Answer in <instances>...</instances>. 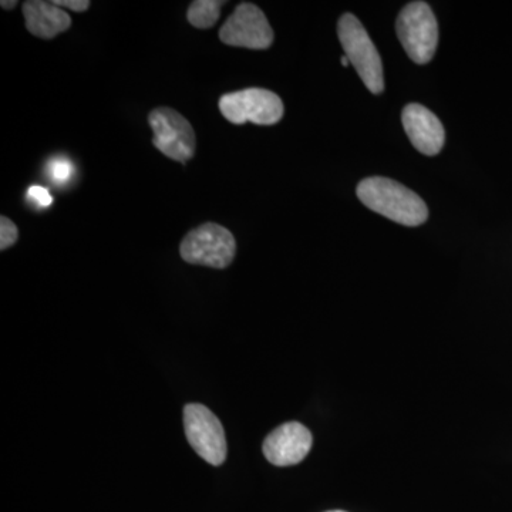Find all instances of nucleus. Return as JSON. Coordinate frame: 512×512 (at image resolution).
<instances>
[{
	"label": "nucleus",
	"instance_id": "1",
	"mask_svg": "<svg viewBox=\"0 0 512 512\" xmlns=\"http://www.w3.org/2000/svg\"><path fill=\"white\" fill-rule=\"evenodd\" d=\"M357 197L370 210L406 227H417L429 218L419 195L389 178H366L357 187Z\"/></svg>",
	"mask_w": 512,
	"mask_h": 512
},
{
	"label": "nucleus",
	"instance_id": "2",
	"mask_svg": "<svg viewBox=\"0 0 512 512\" xmlns=\"http://www.w3.org/2000/svg\"><path fill=\"white\" fill-rule=\"evenodd\" d=\"M338 35L345 56L355 66L357 74L373 94L384 90L383 63L375 43L356 16L346 13L338 23Z\"/></svg>",
	"mask_w": 512,
	"mask_h": 512
},
{
	"label": "nucleus",
	"instance_id": "3",
	"mask_svg": "<svg viewBox=\"0 0 512 512\" xmlns=\"http://www.w3.org/2000/svg\"><path fill=\"white\" fill-rule=\"evenodd\" d=\"M397 36L414 63H429L439 45V25L426 2H412L400 12Z\"/></svg>",
	"mask_w": 512,
	"mask_h": 512
},
{
	"label": "nucleus",
	"instance_id": "4",
	"mask_svg": "<svg viewBox=\"0 0 512 512\" xmlns=\"http://www.w3.org/2000/svg\"><path fill=\"white\" fill-rule=\"evenodd\" d=\"M237 252V242L229 229L208 222L188 232L181 242L180 254L192 265L224 269L232 264Z\"/></svg>",
	"mask_w": 512,
	"mask_h": 512
},
{
	"label": "nucleus",
	"instance_id": "5",
	"mask_svg": "<svg viewBox=\"0 0 512 512\" xmlns=\"http://www.w3.org/2000/svg\"><path fill=\"white\" fill-rule=\"evenodd\" d=\"M220 111L232 124L248 121L259 126H272L284 117V103L271 90L245 89L241 92L224 94L220 99Z\"/></svg>",
	"mask_w": 512,
	"mask_h": 512
},
{
	"label": "nucleus",
	"instance_id": "6",
	"mask_svg": "<svg viewBox=\"0 0 512 512\" xmlns=\"http://www.w3.org/2000/svg\"><path fill=\"white\" fill-rule=\"evenodd\" d=\"M184 429L195 453L211 466H221L227 458V439L218 417L204 404H188L184 409Z\"/></svg>",
	"mask_w": 512,
	"mask_h": 512
},
{
	"label": "nucleus",
	"instance_id": "7",
	"mask_svg": "<svg viewBox=\"0 0 512 512\" xmlns=\"http://www.w3.org/2000/svg\"><path fill=\"white\" fill-rule=\"evenodd\" d=\"M153 130V144L168 158L187 163L195 154L197 138L190 121L170 107H158L148 117Z\"/></svg>",
	"mask_w": 512,
	"mask_h": 512
},
{
	"label": "nucleus",
	"instance_id": "8",
	"mask_svg": "<svg viewBox=\"0 0 512 512\" xmlns=\"http://www.w3.org/2000/svg\"><path fill=\"white\" fill-rule=\"evenodd\" d=\"M220 39L228 46L265 50L274 43V30L258 6L245 2L222 25Z\"/></svg>",
	"mask_w": 512,
	"mask_h": 512
},
{
	"label": "nucleus",
	"instance_id": "9",
	"mask_svg": "<svg viewBox=\"0 0 512 512\" xmlns=\"http://www.w3.org/2000/svg\"><path fill=\"white\" fill-rule=\"evenodd\" d=\"M311 431L301 423L282 424L265 439L264 454L278 467L295 466L308 456L312 447Z\"/></svg>",
	"mask_w": 512,
	"mask_h": 512
},
{
	"label": "nucleus",
	"instance_id": "10",
	"mask_svg": "<svg viewBox=\"0 0 512 512\" xmlns=\"http://www.w3.org/2000/svg\"><path fill=\"white\" fill-rule=\"evenodd\" d=\"M404 130L414 148L424 156H436L443 150L446 131L436 114L421 104H409L402 114Z\"/></svg>",
	"mask_w": 512,
	"mask_h": 512
},
{
	"label": "nucleus",
	"instance_id": "11",
	"mask_svg": "<svg viewBox=\"0 0 512 512\" xmlns=\"http://www.w3.org/2000/svg\"><path fill=\"white\" fill-rule=\"evenodd\" d=\"M26 28L33 36L40 39H53L60 33L66 32L72 25V19L64 9L55 3L43 0H30L23 3Z\"/></svg>",
	"mask_w": 512,
	"mask_h": 512
},
{
	"label": "nucleus",
	"instance_id": "12",
	"mask_svg": "<svg viewBox=\"0 0 512 512\" xmlns=\"http://www.w3.org/2000/svg\"><path fill=\"white\" fill-rule=\"evenodd\" d=\"M224 5L221 0H195L188 9V22L197 29H210L220 19Z\"/></svg>",
	"mask_w": 512,
	"mask_h": 512
},
{
	"label": "nucleus",
	"instance_id": "13",
	"mask_svg": "<svg viewBox=\"0 0 512 512\" xmlns=\"http://www.w3.org/2000/svg\"><path fill=\"white\" fill-rule=\"evenodd\" d=\"M74 168L70 161L66 158H55L49 165L50 178L55 181L56 184H64L72 178Z\"/></svg>",
	"mask_w": 512,
	"mask_h": 512
},
{
	"label": "nucleus",
	"instance_id": "14",
	"mask_svg": "<svg viewBox=\"0 0 512 512\" xmlns=\"http://www.w3.org/2000/svg\"><path fill=\"white\" fill-rule=\"evenodd\" d=\"M18 239L19 229L16 227L15 222L2 215V218H0V249L6 251V249L13 247L18 242Z\"/></svg>",
	"mask_w": 512,
	"mask_h": 512
},
{
	"label": "nucleus",
	"instance_id": "15",
	"mask_svg": "<svg viewBox=\"0 0 512 512\" xmlns=\"http://www.w3.org/2000/svg\"><path fill=\"white\" fill-rule=\"evenodd\" d=\"M28 200L39 208H47L53 204L52 194H50L47 188L39 187V185H33V187L29 188Z\"/></svg>",
	"mask_w": 512,
	"mask_h": 512
},
{
	"label": "nucleus",
	"instance_id": "16",
	"mask_svg": "<svg viewBox=\"0 0 512 512\" xmlns=\"http://www.w3.org/2000/svg\"><path fill=\"white\" fill-rule=\"evenodd\" d=\"M53 3L59 8L74 10V12H86L90 8L89 0H55Z\"/></svg>",
	"mask_w": 512,
	"mask_h": 512
},
{
	"label": "nucleus",
	"instance_id": "17",
	"mask_svg": "<svg viewBox=\"0 0 512 512\" xmlns=\"http://www.w3.org/2000/svg\"><path fill=\"white\" fill-rule=\"evenodd\" d=\"M18 5V2L16 0H10V2H6V0H3V2H0V6H2L3 9H13L15 6Z\"/></svg>",
	"mask_w": 512,
	"mask_h": 512
},
{
	"label": "nucleus",
	"instance_id": "18",
	"mask_svg": "<svg viewBox=\"0 0 512 512\" xmlns=\"http://www.w3.org/2000/svg\"><path fill=\"white\" fill-rule=\"evenodd\" d=\"M342 64H343V66H345V67H348V66H349L350 62H349L348 57H346V56H343V57H342Z\"/></svg>",
	"mask_w": 512,
	"mask_h": 512
},
{
	"label": "nucleus",
	"instance_id": "19",
	"mask_svg": "<svg viewBox=\"0 0 512 512\" xmlns=\"http://www.w3.org/2000/svg\"><path fill=\"white\" fill-rule=\"evenodd\" d=\"M328 512H346V511H328Z\"/></svg>",
	"mask_w": 512,
	"mask_h": 512
}]
</instances>
